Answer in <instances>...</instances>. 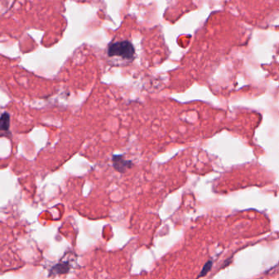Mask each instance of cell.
Segmentation results:
<instances>
[{
  "label": "cell",
  "mask_w": 279,
  "mask_h": 279,
  "mask_svg": "<svg viewBox=\"0 0 279 279\" xmlns=\"http://www.w3.org/2000/svg\"><path fill=\"white\" fill-rule=\"evenodd\" d=\"M108 55L111 57H119L122 59L131 60L135 55V47L130 41H117L108 45Z\"/></svg>",
  "instance_id": "1"
},
{
  "label": "cell",
  "mask_w": 279,
  "mask_h": 279,
  "mask_svg": "<svg viewBox=\"0 0 279 279\" xmlns=\"http://www.w3.org/2000/svg\"><path fill=\"white\" fill-rule=\"evenodd\" d=\"M112 166L116 171L124 174L134 166V163L131 160L124 158L123 155H113L112 157Z\"/></svg>",
  "instance_id": "2"
},
{
  "label": "cell",
  "mask_w": 279,
  "mask_h": 279,
  "mask_svg": "<svg viewBox=\"0 0 279 279\" xmlns=\"http://www.w3.org/2000/svg\"><path fill=\"white\" fill-rule=\"evenodd\" d=\"M71 268L72 266H71L69 261L59 262L51 268L50 271H49V276L61 275V274L68 273L71 270Z\"/></svg>",
  "instance_id": "3"
},
{
  "label": "cell",
  "mask_w": 279,
  "mask_h": 279,
  "mask_svg": "<svg viewBox=\"0 0 279 279\" xmlns=\"http://www.w3.org/2000/svg\"><path fill=\"white\" fill-rule=\"evenodd\" d=\"M10 128V116L8 112H3L0 118V131L2 133H8Z\"/></svg>",
  "instance_id": "4"
},
{
  "label": "cell",
  "mask_w": 279,
  "mask_h": 279,
  "mask_svg": "<svg viewBox=\"0 0 279 279\" xmlns=\"http://www.w3.org/2000/svg\"><path fill=\"white\" fill-rule=\"evenodd\" d=\"M212 267V261H208L206 265H204L203 269H202V272L200 273L199 276H198V278L199 277H204L206 276L209 272H210V269Z\"/></svg>",
  "instance_id": "5"
}]
</instances>
